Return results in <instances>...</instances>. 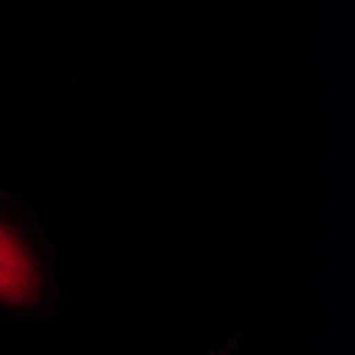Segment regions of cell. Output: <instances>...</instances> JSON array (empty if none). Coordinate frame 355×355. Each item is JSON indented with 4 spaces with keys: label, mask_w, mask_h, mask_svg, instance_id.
Here are the masks:
<instances>
[{
    "label": "cell",
    "mask_w": 355,
    "mask_h": 355,
    "mask_svg": "<svg viewBox=\"0 0 355 355\" xmlns=\"http://www.w3.org/2000/svg\"><path fill=\"white\" fill-rule=\"evenodd\" d=\"M39 292V277L15 236L0 225V300L26 304Z\"/></svg>",
    "instance_id": "obj_1"
}]
</instances>
